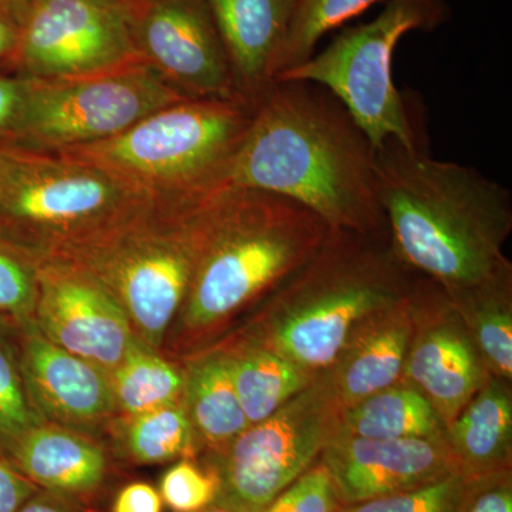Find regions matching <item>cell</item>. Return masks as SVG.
<instances>
[{"instance_id": "obj_1", "label": "cell", "mask_w": 512, "mask_h": 512, "mask_svg": "<svg viewBox=\"0 0 512 512\" xmlns=\"http://www.w3.org/2000/svg\"><path fill=\"white\" fill-rule=\"evenodd\" d=\"M224 185L289 198L330 229L389 232L376 147L342 101L316 83L274 80L256 101Z\"/></svg>"}, {"instance_id": "obj_2", "label": "cell", "mask_w": 512, "mask_h": 512, "mask_svg": "<svg viewBox=\"0 0 512 512\" xmlns=\"http://www.w3.org/2000/svg\"><path fill=\"white\" fill-rule=\"evenodd\" d=\"M380 202L404 264L448 298L512 275L504 245L511 192L468 165L387 140L376 150Z\"/></svg>"}, {"instance_id": "obj_3", "label": "cell", "mask_w": 512, "mask_h": 512, "mask_svg": "<svg viewBox=\"0 0 512 512\" xmlns=\"http://www.w3.org/2000/svg\"><path fill=\"white\" fill-rule=\"evenodd\" d=\"M420 278L396 254L389 232L329 229L311 261L272 293L251 343L319 375L357 323L402 301Z\"/></svg>"}, {"instance_id": "obj_4", "label": "cell", "mask_w": 512, "mask_h": 512, "mask_svg": "<svg viewBox=\"0 0 512 512\" xmlns=\"http://www.w3.org/2000/svg\"><path fill=\"white\" fill-rule=\"evenodd\" d=\"M329 229L315 212L289 198L220 188L188 288V325L208 328L259 296H271L311 261Z\"/></svg>"}, {"instance_id": "obj_5", "label": "cell", "mask_w": 512, "mask_h": 512, "mask_svg": "<svg viewBox=\"0 0 512 512\" xmlns=\"http://www.w3.org/2000/svg\"><path fill=\"white\" fill-rule=\"evenodd\" d=\"M252 114L244 100H184L109 140L57 154L99 165L153 197H188L224 187Z\"/></svg>"}, {"instance_id": "obj_6", "label": "cell", "mask_w": 512, "mask_h": 512, "mask_svg": "<svg viewBox=\"0 0 512 512\" xmlns=\"http://www.w3.org/2000/svg\"><path fill=\"white\" fill-rule=\"evenodd\" d=\"M444 0H387L375 19L340 33L325 50L279 74L275 80H305L328 89L366 131L373 146L396 140L409 150L424 148L412 113L393 80L400 39L413 30L447 22Z\"/></svg>"}, {"instance_id": "obj_7", "label": "cell", "mask_w": 512, "mask_h": 512, "mask_svg": "<svg viewBox=\"0 0 512 512\" xmlns=\"http://www.w3.org/2000/svg\"><path fill=\"white\" fill-rule=\"evenodd\" d=\"M184 100L146 60L72 79H26L18 120L2 146L37 153L89 146Z\"/></svg>"}, {"instance_id": "obj_8", "label": "cell", "mask_w": 512, "mask_h": 512, "mask_svg": "<svg viewBox=\"0 0 512 512\" xmlns=\"http://www.w3.org/2000/svg\"><path fill=\"white\" fill-rule=\"evenodd\" d=\"M343 407L328 370L261 423L229 444L214 468L215 503L238 512H261L319 460L342 431Z\"/></svg>"}, {"instance_id": "obj_9", "label": "cell", "mask_w": 512, "mask_h": 512, "mask_svg": "<svg viewBox=\"0 0 512 512\" xmlns=\"http://www.w3.org/2000/svg\"><path fill=\"white\" fill-rule=\"evenodd\" d=\"M0 229L72 227L154 201L153 195L99 165L2 146Z\"/></svg>"}, {"instance_id": "obj_10", "label": "cell", "mask_w": 512, "mask_h": 512, "mask_svg": "<svg viewBox=\"0 0 512 512\" xmlns=\"http://www.w3.org/2000/svg\"><path fill=\"white\" fill-rule=\"evenodd\" d=\"M5 60L19 77L72 79L141 59L126 0H29Z\"/></svg>"}, {"instance_id": "obj_11", "label": "cell", "mask_w": 512, "mask_h": 512, "mask_svg": "<svg viewBox=\"0 0 512 512\" xmlns=\"http://www.w3.org/2000/svg\"><path fill=\"white\" fill-rule=\"evenodd\" d=\"M141 59L188 99L242 100L207 0H130Z\"/></svg>"}, {"instance_id": "obj_12", "label": "cell", "mask_w": 512, "mask_h": 512, "mask_svg": "<svg viewBox=\"0 0 512 512\" xmlns=\"http://www.w3.org/2000/svg\"><path fill=\"white\" fill-rule=\"evenodd\" d=\"M488 375L476 340L446 293L420 278L414 288V330L404 382L426 396L447 430Z\"/></svg>"}, {"instance_id": "obj_13", "label": "cell", "mask_w": 512, "mask_h": 512, "mask_svg": "<svg viewBox=\"0 0 512 512\" xmlns=\"http://www.w3.org/2000/svg\"><path fill=\"white\" fill-rule=\"evenodd\" d=\"M342 507L414 490L458 473L446 437L373 440L340 431L320 454Z\"/></svg>"}, {"instance_id": "obj_14", "label": "cell", "mask_w": 512, "mask_h": 512, "mask_svg": "<svg viewBox=\"0 0 512 512\" xmlns=\"http://www.w3.org/2000/svg\"><path fill=\"white\" fill-rule=\"evenodd\" d=\"M214 192H204L194 201L174 241L134 245L113 266V281L124 305L151 345L160 343L190 288Z\"/></svg>"}, {"instance_id": "obj_15", "label": "cell", "mask_w": 512, "mask_h": 512, "mask_svg": "<svg viewBox=\"0 0 512 512\" xmlns=\"http://www.w3.org/2000/svg\"><path fill=\"white\" fill-rule=\"evenodd\" d=\"M36 306L43 335L93 365L117 367L133 345L126 312L90 279L40 275Z\"/></svg>"}, {"instance_id": "obj_16", "label": "cell", "mask_w": 512, "mask_h": 512, "mask_svg": "<svg viewBox=\"0 0 512 512\" xmlns=\"http://www.w3.org/2000/svg\"><path fill=\"white\" fill-rule=\"evenodd\" d=\"M414 288L357 323L343 343L328 370L343 410L402 380L414 330Z\"/></svg>"}, {"instance_id": "obj_17", "label": "cell", "mask_w": 512, "mask_h": 512, "mask_svg": "<svg viewBox=\"0 0 512 512\" xmlns=\"http://www.w3.org/2000/svg\"><path fill=\"white\" fill-rule=\"evenodd\" d=\"M227 50L235 87L254 107L274 83L272 67L299 0H207Z\"/></svg>"}, {"instance_id": "obj_18", "label": "cell", "mask_w": 512, "mask_h": 512, "mask_svg": "<svg viewBox=\"0 0 512 512\" xmlns=\"http://www.w3.org/2000/svg\"><path fill=\"white\" fill-rule=\"evenodd\" d=\"M25 330L20 367L32 402L69 420H94L110 412L113 386L101 367L59 348L35 326Z\"/></svg>"}, {"instance_id": "obj_19", "label": "cell", "mask_w": 512, "mask_h": 512, "mask_svg": "<svg viewBox=\"0 0 512 512\" xmlns=\"http://www.w3.org/2000/svg\"><path fill=\"white\" fill-rule=\"evenodd\" d=\"M447 441L470 481L512 471L511 382L490 373L448 427Z\"/></svg>"}, {"instance_id": "obj_20", "label": "cell", "mask_w": 512, "mask_h": 512, "mask_svg": "<svg viewBox=\"0 0 512 512\" xmlns=\"http://www.w3.org/2000/svg\"><path fill=\"white\" fill-rule=\"evenodd\" d=\"M33 484L63 495L96 490L106 474L99 447L59 429L37 426L2 451Z\"/></svg>"}, {"instance_id": "obj_21", "label": "cell", "mask_w": 512, "mask_h": 512, "mask_svg": "<svg viewBox=\"0 0 512 512\" xmlns=\"http://www.w3.org/2000/svg\"><path fill=\"white\" fill-rule=\"evenodd\" d=\"M342 430L373 440L447 436L446 426L426 396L403 379L343 410Z\"/></svg>"}, {"instance_id": "obj_22", "label": "cell", "mask_w": 512, "mask_h": 512, "mask_svg": "<svg viewBox=\"0 0 512 512\" xmlns=\"http://www.w3.org/2000/svg\"><path fill=\"white\" fill-rule=\"evenodd\" d=\"M184 392L192 427L221 454L251 426L232 382L227 353H214L192 363Z\"/></svg>"}, {"instance_id": "obj_23", "label": "cell", "mask_w": 512, "mask_h": 512, "mask_svg": "<svg viewBox=\"0 0 512 512\" xmlns=\"http://www.w3.org/2000/svg\"><path fill=\"white\" fill-rule=\"evenodd\" d=\"M225 353L239 403L249 424L268 419L318 376L255 343H248L237 352Z\"/></svg>"}, {"instance_id": "obj_24", "label": "cell", "mask_w": 512, "mask_h": 512, "mask_svg": "<svg viewBox=\"0 0 512 512\" xmlns=\"http://www.w3.org/2000/svg\"><path fill=\"white\" fill-rule=\"evenodd\" d=\"M490 373L512 380V275L453 296Z\"/></svg>"}, {"instance_id": "obj_25", "label": "cell", "mask_w": 512, "mask_h": 512, "mask_svg": "<svg viewBox=\"0 0 512 512\" xmlns=\"http://www.w3.org/2000/svg\"><path fill=\"white\" fill-rule=\"evenodd\" d=\"M185 379L174 366L134 340L114 376V399L133 416L177 403Z\"/></svg>"}, {"instance_id": "obj_26", "label": "cell", "mask_w": 512, "mask_h": 512, "mask_svg": "<svg viewBox=\"0 0 512 512\" xmlns=\"http://www.w3.org/2000/svg\"><path fill=\"white\" fill-rule=\"evenodd\" d=\"M380 0H299L274 67L272 79L316 53L320 40Z\"/></svg>"}, {"instance_id": "obj_27", "label": "cell", "mask_w": 512, "mask_h": 512, "mask_svg": "<svg viewBox=\"0 0 512 512\" xmlns=\"http://www.w3.org/2000/svg\"><path fill=\"white\" fill-rule=\"evenodd\" d=\"M131 454L141 463H163L194 453V427L178 403L136 416L128 433Z\"/></svg>"}, {"instance_id": "obj_28", "label": "cell", "mask_w": 512, "mask_h": 512, "mask_svg": "<svg viewBox=\"0 0 512 512\" xmlns=\"http://www.w3.org/2000/svg\"><path fill=\"white\" fill-rule=\"evenodd\" d=\"M37 426L39 417L26 389L22 367L0 332V451Z\"/></svg>"}, {"instance_id": "obj_29", "label": "cell", "mask_w": 512, "mask_h": 512, "mask_svg": "<svg viewBox=\"0 0 512 512\" xmlns=\"http://www.w3.org/2000/svg\"><path fill=\"white\" fill-rule=\"evenodd\" d=\"M470 483L463 474L451 473L414 490L346 505L339 512H458Z\"/></svg>"}, {"instance_id": "obj_30", "label": "cell", "mask_w": 512, "mask_h": 512, "mask_svg": "<svg viewBox=\"0 0 512 512\" xmlns=\"http://www.w3.org/2000/svg\"><path fill=\"white\" fill-rule=\"evenodd\" d=\"M37 279L18 244L0 229V313L25 318L36 306Z\"/></svg>"}, {"instance_id": "obj_31", "label": "cell", "mask_w": 512, "mask_h": 512, "mask_svg": "<svg viewBox=\"0 0 512 512\" xmlns=\"http://www.w3.org/2000/svg\"><path fill=\"white\" fill-rule=\"evenodd\" d=\"M220 493L217 471L202 470L184 460L171 467L161 480V497L177 512H200L210 507Z\"/></svg>"}, {"instance_id": "obj_32", "label": "cell", "mask_w": 512, "mask_h": 512, "mask_svg": "<svg viewBox=\"0 0 512 512\" xmlns=\"http://www.w3.org/2000/svg\"><path fill=\"white\" fill-rule=\"evenodd\" d=\"M342 510L328 468L320 458L281 491L261 512H339Z\"/></svg>"}, {"instance_id": "obj_33", "label": "cell", "mask_w": 512, "mask_h": 512, "mask_svg": "<svg viewBox=\"0 0 512 512\" xmlns=\"http://www.w3.org/2000/svg\"><path fill=\"white\" fill-rule=\"evenodd\" d=\"M458 512H512V471L471 481Z\"/></svg>"}, {"instance_id": "obj_34", "label": "cell", "mask_w": 512, "mask_h": 512, "mask_svg": "<svg viewBox=\"0 0 512 512\" xmlns=\"http://www.w3.org/2000/svg\"><path fill=\"white\" fill-rule=\"evenodd\" d=\"M36 493V484L23 476L0 451V512H18Z\"/></svg>"}, {"instance_id": "obj_35", "label": "cell", "mask_w": 512, "mask_h": 512, "mask_svg": "<svg viewBox=\"0 0 512 512\" xmlns=\"http://www.w3.org/2000/svg\"><path fill=\"white\" fill-rule=\"evenodd\" d=\"M26 79L0 74V144L8 140L10 131L18 120Z\"/></svg>"}, {"instance_id": "obj_36", "label": "cell", "mask_w": 512, "mask_h": 512, "mask_svg": "<svg viewBox=\"0 0 512 512\" xmlns=\"http://www.w3.org/2000/svg\"><path fill=\"white\" fill-rule=\"evenodd\" d=\"M163 498L156 488L144 483L127 485L117 495L114 512H161Z\"/></svg>"}, {"instance_id": "obj_37", "label": "cell", "mask_w": 512, "mask_h": 512, "mask_svg": "<svg viewBox=\"0 0 512 512\" xmlns=\"http://www.w3.org/2000/svg\"><path fill=\"white\" fill-rule=\"evenodd\" d=\"M18 512H76L66 495L45 491L33 494Z\"/></svg>"}, {"instance_id": "obj_38", "label": "cell", "mask_w": 512, "mask_h": 512, "mask_svg": "<svg viewBox=\"0 0 512 512\" xmlns=\"http://www.w3.org/2000/svg\"><path fill=\"white\" fill-rule=\"evenodd\" d=\"M18 23L0 10V62L12 55L18 40Z\"/></svg>"}, {"instance_id": "obj_39", "label": "cell", "mask_w": 512, "mask_h": 512, "mask_svg": "<svg viewBox=\"0 0 512 512\" xmlns=\"http://www.w3.org/2000/svg\"><path fill=\"white\" fill-rule=\"evenodd\" d=\"M29 0H0V10L10 16L16 23L20 22Z\"/></svg>"}, {"instance_id": "obj_40", "label": "cell", "mask_w": 512, "mask_h": 512, "mask_svg": "<svg viewBox=\"0 0 512 512\" xmlns=\"http://www.w3.org/2000/svg\"><path fill=\"white\" fill-rule=\"evenodd\" d=\"M200 512H238L235 510H232V508L227 507V505L220 504V503H212L210 507L205 508V510H202Z\"/></svg>"}, {"instance_id": "obj_41", "label": "cell", "mask_w": 512, "mask_h": 512, "mask_svg": "<svg viewBox=\"0 0 512 512\" xmlns=\"http://www.w3.org/2000/svg\"><path fill=\"white\" fill-rule=\"evenodd\" d=\"M0 183H2V147H0Z\"/></svg>"}, {"instance_id": "obj_42", "label": "cell", "mask_w": 512, "mask_h": 512, "mask_svg": "<svg viewBox=\"0 0 512 512\" xmlns=\"http://www.w3.org/2000/svg\"><path fill=\"white\" fill-rule=\"evenodd\" d=\"M126 2H130V0H126Z\"/></svg>"}]
</instances>
